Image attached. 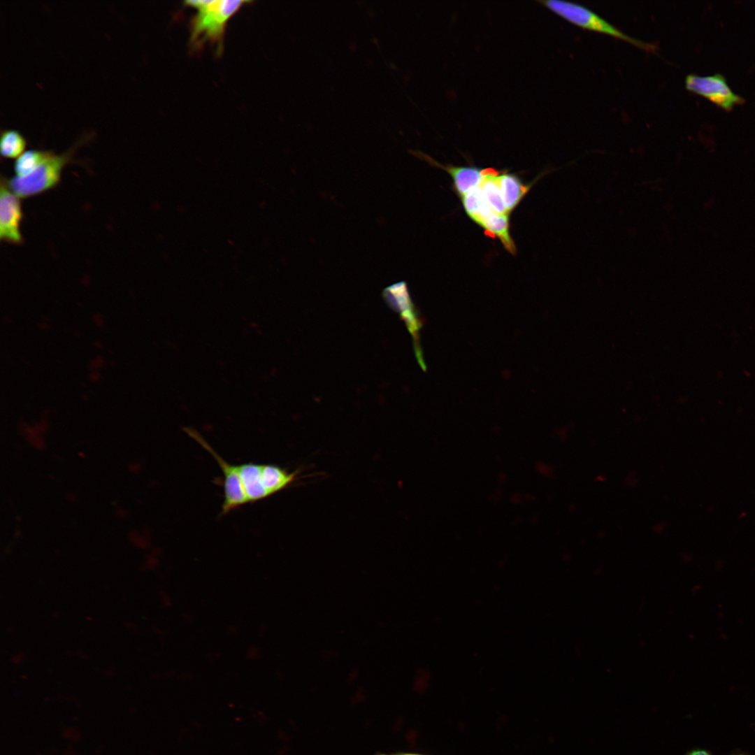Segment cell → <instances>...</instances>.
<instances>
[{"label": "cell", "instance_id": "9", "mask_svg": "<svg viewBox=\"0 0 755 755\" xmlns=\"http://www.w3.org/2000/svg\"><path fill=\"white\" fill-rule=\"evenodd\" d=\"M296 475V472L290 473L275 465L259 464V482L268 497L288 487Z\"/></svg>", "mask_w": 755, "mask_h": 755}, {"label": "cell", "instance_id": "11", "mask_svg": "<svg viewBox=\"0 0 755 755\" xmlns=\"http://www.w3.org/2000/svg\"><path fill=\"white\" fill-rule=\"evenodd\" d=\"M498 180L505 206L509 213L527 193L529 186L524 185L518 177L510 173L498 175Z\"/></svg>", "mask_w": 755, "mask_h": 755}, {"label": "cell", "instance_id": "15", "mask_svg": "<svg viewBox=\"0 0 755 755\" xmlns=\"http://www.w3.org/2000/svg\"><path fill=\"white\" fill-rule=\"evenodd\" d=\"M461 197L466 213L474 220L484 201L479 186L472 189Z\"/></svg>", "mask_w": 755, "mask_h": 755}, {"label": "cell", "instance_id": "4", "mask_svg": "<svg viewBox=\"0 0 755 755\" xmlns=\"http://www.w3.org/2000/svg\"><path fill=\"white\" fill-rule=\"evenodd\" d=\"M184 431L213 456L221 468L224 476V501L222 505V515H226L248 503L236 465L230 464L226 461L194 429L185 427Z\"/></svg>", "mask_w": 755, "mask_h": 755}, {"label": "cell", "instance_id": "1", "mask_svg": "<svg viewBox=\"0 0 755 755\" xmlns=\"http://www.w3.org/2000/svg\"><path fill=\"white\" fill-rule=\"evenodd\" d=\"M248 2L229 0L186 1L185 5L196 12L191 29L192 45L197 47L211 43L218 49L222 47L228 21Z\"/></svg>", "mask_w": 755, "mask_h": 755}, {"label": "cell", "instance_id": "12", "mask_svg": "<svg viewBox=\"0 0 755 755\" xmlns=\"http://www.w3.org/2000/svg\"><path fill=\"white\" fill-rule=\"evenodd\" d=\"M481 226L488 234L498 237L510 253L515 254L516 247L510 234L508 214L494 213L485 220Z\"/></svg>", "mask_w": 755, "mask_h": 755}, {"label": "cell", "instance_id": "16", "mask_svg": "<svg viewBox=\"0 0 755 755\" xmlns=\"http://www.w3.org/2000/svg\"><path fill=\"white\" fill-rule=\"evenodd\" d=\"M375 755H426V754H422L415 753V752H394V753L378 752V753L375 754Z\"/></svg>", "mask_w": 755, "mask_h": 755}, {"label": "cell", "instance_id": "3", "mask_svg": "<svg viewBox=\"0 0 755 755\" xmlns=\"http://www.w3.org/2000/svg\"><path fill=\"white\" fill-rule=\"evenodd\" d=\"M73 150L60 154L48 151L44 159L29 175L15 176L6 180L8 187L20 198L35 196L53 187L59 181L62 171L70 160Z\"/></svg>", "mask_w": 755, "mask_h": 755}, {"label": "cell", "instance_id": "8", "mask_svg": "<svg viewBox=\"0 0 755 755\" xmlns=\"http://www.w3.org/2000/svg\"><path fill=\"white\" fill-rule=\"evenodd\" d=\"M424 158L428 159V161L431 164L440 167L451 175L454 180V187L461 196L465 195L472 189L478 187L484 178L482 169L470 166H444L428 156L424 157Z\"/></svg>", "mask_w": 755, "mask_h": 755}, {"label": "cell", "instance_id": "5", "mask_svg": "<svg viewBox=\"0 0 755 755\" xmlns=\"http://www.w3.org/2000/svg\"><path fill=\"white\" fill-rule=\"evenodd\" d=\"M686 89L708 99L725 110H731L743 102V99L730 87L726 78L719 73L701 76L689 74L686 76Z\"/></svg>", "mask_w": 755, "mask_h": 755}, {"label": "cell", "instance_id": "10", "mask_svg": "<svg viewBox=\"0 0 755 755\" xmlns=\"http://www.w3.org/2000/svg\"><path fill=\"white\" fill-rule=\"evenodd\" d=\"M498 173L494 168L483 169L484 178L479 187L484 201L495 213L508 215L498 184Z\"/></svg>", "mask_w": 755, "mask_h": 755}, {"label": "cell", "instance_id": "17", "mask_svg": "<svg viewBox=\"0 0 755 755\" xmlns=\"http://www.w3.org/2000/svg\"><path fill=\"white\" fill-rule=\"evenodd\" d=\"M685 755H711V754L705 749H693L687 752Z\"/></svg>", "mask_w": 755, "mask_h": 755}, {"label": "cell", "instance_id": "14", "mask_svg": "<svg viewBox=\"0 0 755 755\" xmlns=\"http://www.w3.org/2000/svg\"><path fill=\"white\" fill-rule=\"evenodd\" d=\"M47 152L36 150H24L16 158L14 164L15 176L25 177L31 173L44 159Z\"/></svg>", "mask_w": 755, "mask_h": 755}, {"label": "cell", "instance_id": "2", "mask_svg": "<svg viewBox=\"0 0 755 755\" xmlns=\"http://www.w3.org/2000/svg\"><path fill=\"white\" fill-rule=\"evenodd\" d=\"M539 2L561 18L582 29L617 38L648 52H654L656 50L655 45L626 34L582 5L556 0L540 1Z\"/></svg>", "mask_w": 755, "mask_h": 755}, {"label": "cell", "instance_id": "6", "mask_svg": "<svg viewBox=\"0 0 755 755\" xmlns=\"http://www.w3.org/2000/svg\"><path fill=\"white\" fill-rule=\"evenodd\" d=\"M17 196L3 180L0 189V238L13 244H21L22 238L20 224L22 217L21 204Z\"/></svg>", "mask_w": 755, "mask_h": 755}, {"label": "cell", "instance_id": "7", "mask_svg": "<svg viewBox=\"0 0 755 755\" xmlns=\"http://www.w3.org/2000/svg\"><path fill=\"white\" fill-rule=\"evenodd\" d=\"M384 293L387 301L402 315L409 330L416 337L419 324L406 285L401 282L391 286L387 288Z\"/></svg>", "mask_w": 755, "mask_h": 755}, {"label": "cell", "instance_id": "13", "mask_svg": "<svg viewBox=\"0 0 755 755\" xmlns=\"http://www.w3.org/2000/svg\"><path fill=\"white\" fill-rule=\"evenodd\" d=\"M25 141L22 136L14 129H6L1 131L0 136V152L6 158H17L25 148Z\"/></svg>", "mask_w": 755, "mask_h": 755}, {"label": "cell", "instance_id": "18", "mask_svg": "<svg viewBox=\"0 0 755 755\" xmlns=\"http://www.w3.org/2000/svg\"><path fill=\"white\" fill-rule=\"evenodd\" d=\"M731 755H744V754H738H738H731Z\"/></svg>", "mask_w": 755, "mask_h": 755}]
</instances>
